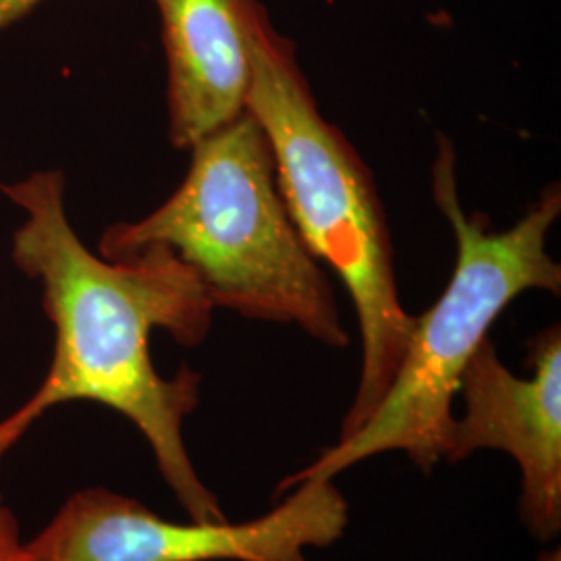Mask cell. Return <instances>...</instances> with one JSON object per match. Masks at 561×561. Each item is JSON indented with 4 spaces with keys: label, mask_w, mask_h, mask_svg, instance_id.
I'll list each match as a JSON object with an SVG mask.
<instances>
[{
    "label": "cell",
    "mask_w": 561,
    "mask_h": 561,
    "mask_svg": "<svg viewBox=\"0 0 561 561\" xmlns=\"http://www.w3.org/2000/svg\"><path fill=\"white\" fill-rule=\"evenodd\" d=\"M2 190L25 213L13 259L42 283L55 354L38 391L0 424L21 439L59 403L106 405L144 435L190 520H227L183 439V422L201 403L202 377L181 366L167 379L150 354L157 329L183 347L208 337L215 304L196 273L162 245L117 259L88 250L67 217L60 173H34Z\"/></svg>",
    "instance_id": "cell-1"
},
{
    "label": "cell",
    "mask_w": 561,
    "mask_h": 561,
    "mask_svg": "<svg viewBox=\"0 0 561 561\" xmlns=\"http://www.w3.org/2000/svg\"><path fill=\"white\" fill-rule=\"evenodd\" d=\"M248 111L271 144L280 198L306 248L340 277L358 317L360 381L341 422V439L377 410L416 317L400 300L393 241L373 171L340 127L324 119L296 44L273 25L261 0L248 11Z\"/></svg>",
    "instance_id": "cell-2"
},
{
    "label": "cell",
    "mask_w": 561,
    "mask_h": 561,
    "mask_svg": "<svg viewBox=\"0 0 561 561\" xmlns=\"http://www.w3.org/2000/svg\"><path fill=\"white\" fill-rule=\"evenodd\" d=\"M433 198L456 238L451 279L439 300L416 317L400 368L370 419L306 468L285 477L277 497L301 482L333 481L343 470L391 451L405 454L431 474L445 458L461 375L493 322L526 291L560 296V262L547 252L549 231L561 215L558 183L542 192L520 221L493 231L482 215L461 206L456 150L447 138H439Z\"/></svg>",
    "instance_id": "cell-3"
},
{
    "label": "cell",
    "mask_w": 561,
    "mask_h": 561,
    "mask_svg": "<svg viewBox=\"0 0 561 561\" xmlns=\"http://www.w3.org/2000/svg\"><path fill=\"white\" fill-rule=\"evenodd\" d=\"M190 152L180 187L140 221L106 229L102 256L169 248L196 273L215 308L296 324L329 347H347L335 289L285 208L261 123L245 111Z\"/></svg>",
    "instance_id": "cell-4"
},
{
    "label": "cell",
    "mask_w": 561,
    "mask_h": 561,
    "mask_svg": "<svg viewBox=\"0 0 561 561\" xmlns=\"http://www.w3.org/2000/svg\"><path fill=\"white\" fill-rule=\"evenodd\" d=\"M350 507L333 481H306L261 518L241 524L161 518L104 486L73 493L32 541L27 561H306L340 541Z\"/></svg>",
    "instance_id": "cell-5"
},
{
    "label": "cell",
    "mask_w": 561,
    "mask_h": 561,
    "mask_svg": "<svg viewBox=\"0 0 561 561\" xmlns=\"http://www.w3.org/2000/svg\"><path fill=\"white\" fill-rule=\"evenodd\" d=\"M528 379L516 377L482 341L461 375L463 414L454 419L443 460L460 463L481 449L507 454L520 468V518L541 541L561 530V329L528 343Z\"/></svg>",
    "instance_id": "cell-6"
},
{
    "label": "cell",
    "mask_w": 561,
    "mask_h": 561,
    "mask_svg": "<svg viewBox=\"0 0 561 561\" xmlns=\"http://www.w3.org/2000/svg\"><path fill=\"white\" fill-rule=\"evenodd\" d=\"M167 57L169 140L181 150L248 111L252 0H154Z\"/></svg>",
    "instance_id": "cell-7"
},
{
    "label": "cell",
    "mask_w": 561,
    "mask_h": 561,
    "mask_svg": "<svg viewBox=\"0 0 561 561\" xmlns=\"http://www.w3.org/2000/svg\"><path fill=\"white\" fill-rule=\"evenodd\" d=\"M0 561H27L18 516L0 503Z\"/></svg>",
    "instance_id": "cell-8"
},
{
    "label": "cell",
    "mask_w": 561,
    "mask_h": 561,
    "mask_svg": "<svg viewBox=\"0 0 561 561\" xmlns=\"http://www.w3.org/2000/svg\"><path fill=\"white\" fill-rule=\"evenodd\" d=\"M44 0H0V32L11 23L23 20Z\"/></svg>",
    "instance_id": "cell-9"
},
{
    "label": "cell",
    "mask_w": 561,
    "mask_h": 561,
    "mask_svg": "<svg viewBox=\"0 0 561 561\" xmlns=\"http://www.w3.org/2000/svg\"><path fill=\"white\" fill-rule=\"evenodd\" d=\"M15 443H18V439H15L13 435H9V433L0 426V463H2V458L7 456V451H9ZM0 503H2V493H0Z\"/></svg>",
    "instance_id": "cell-10"
},
{
    "label": "cell",
    "mask_w": 561,
    "mask_h": 561,
    "mask_svg": "<svg viewBox=\"0 0 561 561\" xmlns=\"http://www.w3.org/2000/svg\"><path fill=\"white\" fill-rule=\"evenodd\" d=\"M541 561H558V553H556V560H553V556H547V560H545V558H542Z\"/></svg>",
    "instance_id": "cell-11"
}]
</instances>
